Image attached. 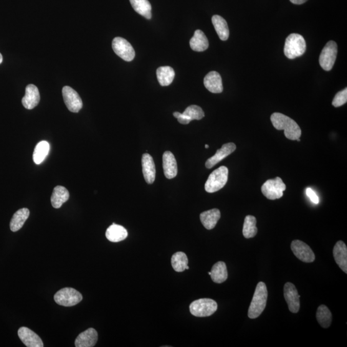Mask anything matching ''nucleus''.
<instances>
[{
	"label": "nucleus",
	"instance_id": "obj_17",
	"mask_svg": "<svg viewBox=\"0 0 347 347\" xmlns=\"http://www.w3.org/2000/svg\"><path fill=\"white\" fill-rule=\"evenodd\" d=\"M204 85L209 92L213 93H220L223 91L221 75L215 71L210 72L205 76Z\"/></svg>",
	"mask_w": 347,
	"mask_h": 347
},
{
	"label": "nucleus",
	"instance_id": "obj_24",
	"mask_svg": "<svg viewBox=\"0 0 347 347\" xmlns=\"http://www.w3.org/2000/svg\"><path fill=\"white\" fill-rule=\"evenodd\" d=\"M30 215L29 210L24 208L15 213L12 217L11 222H10V228L12 232H16L22 229L25 224V221L29 218Z\"/></svg>",
	"mask_w": 347,
	"mask_h": 347
},
{
	"label": "nucleus",
	"instance_id": "obj_29",
	"mask_svg": "<svg viewBox=\"0 0 347 347\" xmlns=\"http://www.w3.org/2000/svg\"><path fill=\"white\" fill-rule=\"evenodd\" d=\"M131 6L135 11L146 19L152 17V7L148 0H129Z\"/></svg>",
	"mask_w": 347,
	"mask_h": 347
},
{
	"label": "nucleus",
	"instance_id": "obj_12",
	"mask_svg": "<svg viewBox=\"0 0 347 347\" xmlns=\"http://www.w3.org/2000/svg\"><path fill=\"white\" fill-rule=\"evenodd\" d=\"M283 295L288 303L289 310L293 313H297L300 310V297L295 285L291 282H287L283 288Z\"/></svg>",
	"mask_w": 347,
	"mask_h": 347
},
{
	"label": "nucleus",
	"instance_id": "obj_9",
	"mask_svg": "<svg viewBox=\"0 0 347 347\" xmlns=\"http://www.w3.org/2000/svg\"><path fill=\"white\" fill-rule=\"evenodd\" d=\"M112 48L115 54L126 62H131L135 57L132 45L123 37H115L113 40Z\"/></svg>",
	"mask_w": 347,
	"mask_h": 347
},
{
	"label": "nucleus",
	"instance_id": "obj_4",
	"mask_svg": "<svg viewBox=\"0 0 347 347\" xmlns=\"http://www.w3.org/2000/svg\"><path fill=\"white\" fill-rule=\"evenodd\" d=\"M229 169L224 166L220 167L213 171L205 183V191L209 193L219 191L223 188L228 181Z\"/></svg>",
	"mask_w": 347,
	"mask_h": 347
},
{
	"label": "nucleus",
	"instance_id": "obj_6",
	"mask_svg": "<svg viewBox=\"0 0 347 347\" xmlns=\"http://www.w3.org/2000/svg\"><path fill=\"white\" fill-rule=\"evenodd\" d=\"M83 300V295L75 289L65 288L57 291L54 295L55 302L65 307H72Z\"/></svg>",
	"mask_w": 347,
	"mask_h": 347
},
{
	"label": "nucleus",
	"instance_id": "obj_39",
	"mask_svg": "<svg viewBox=\"0 0 347 347\" xmlns=\"http://www.w3.org/2000/svg\"><path fill=\"white\" fill-rule=\"evenodd\" d=\"M2 62H3V56H2L1 53H0V65L2 64Z\"/></svg>",
	"mask_w": 347,
	"mask_h": 347
},
{
	"label": "nucleus",
	"instance_id": "obj_32",
	"mask_svg": "<svg viewBox=\"0 0 347 347\" xmlns=\"http://www.w3.org/2000/svg\"><path fill=\"white\" fill-rule=\"evenodd\" d=\"M257 219L253 215H247L245 217L244 225H243V235L247 239L253 238L257 234Z\"/></svg>",
	"mask_w": 347,
	"mask_h": 347
},
{
	"label": "nucleus",
	"instance_id": "obj_10",
	"mask_svg": "<svg viewBox=\"0 0 347 347\" xmlns=\"http://www.w3.org/2000/svg\"><path fill=\"white\" fill-rule=\"evenodd\" d=\"M291 250L296 257L301 261L311 263L315 261V255L311 248L305 242L299 240H293L291 242Z\"/></svg>",
	"mask_w": 347,
	"mask_h": 347
},
{
	"label": "nucleus",
	"instance_id": "obj_23",
	"mask_svg": "<svg viewBox=\"0 0 347 347\" xmlns=\"http://www.w3.org/2000/svg\"><path fill=\"white\" fill-rule=\"evenodd\" d=\"M190 46L196 52H203L209 48V40L202 30H196L194 36L190 40Z\"/></svg>",
	"mask_w": 347,
	"mask_h": 347
},
{
	"label": "nucleus",
	"instance_id": "obj_21",
	"mask_svg": "<svg viewBox=\"0 0 347 347\" xmlns=\"http://www.w3.org/2000/svg\"><path fill=\"white\" fill-rule=\"evenodd\" d=\"M220 218L221 212L217 209L207 210L200 214V219L202 224L207 230L214 229Z\"/></svg>",
	"mask_w": 347,
	"mask_h": 347
},
{
	"label": "nucleus",
	"instance_id": "obj_35",
	"mask_svg": "<svg viewBox=\"0 0 347 347\" xmlns=\"http://www.w3.org/2000/svg\"><path fill=\"white\" fill-rule=\"evenodd\" d=\"M347 102V88H344L343 90L339 92L334 97L333 101V106L334 107L338 108L343 106Z\"/></svg>",
	"mask_w": 347,
	"mask_h": 347
},
{
	"label": "nucleus",
	"instance_id": "obj_13",
	"mask_svg": "<svg viewBox=\"0 0 347 347\" xmlns=\"http://www.w3.org/2000/svg\"><path fill=\"white\" fill-rule=\"evenodd\" d=\"M236 149V146L234 143H228L224 144L221 149L217 151L214 156L207 159L205 166L207 169H211L215 165L227 158L228 156L231 154Z\"/></svg>",
	"mask_w": 347,
	"mask_h": 347
},
{
	"label": "nucleus",
	"instance_id": "obj_37",
	"mask_svg": "<svg viewBox=\"0 0 347 347\" xmlns=\"http://www.w3.org/2000/svg\"><path fill=\"white\" fill-rule=\"evenodd\" d=\"M173 115L174 117L178 119V121H179V123L181 124H184V125H186V124H188L191 121H190L188 119H187L186 118V116H185L183 114L179 112H174L173 113Z\"/></svg>",
	"mask_w": 347,
	"mask_h": 347
},
{
	"label": "nucleus",
	"instance_id": "obj_14",
	"mask_svg": "<svg viewBox=\"0 0 347 347\" xmlns=\"http://www.w3.org/2000/svg\"><path fill=\"white\" fill-rule=\"evenodd\" d=\"M17 334H18L19 338L23 343L27 347H43L44 346L40 337L29 328L23 326L19 329Z\"/></svg>",
	"mask_w": 347,
	"mask_h": 347
},
{
	"label": "nucleus",
	"instance_id": "obj_31",
	"mask_svg": "<svg viewBox=\"0 0 347 347\" xmlns=\"http://www.w3.org/2000/svg\"><path fill=\"white\" fill-rule=\"evenodd\" d=\"M50 151V144L47 141H42L35 146L33 153V160L34 163L39 165L46 158Z\"/></svg>",
	"mask_w": 347,
	"mask_h": 347
},
{
	"label": "nucleus",
	"instance_id": "obj_27",
	"mask_svg": "<svg viewBox=\"0 0 347 347\" xmlns=\"http://www.w3.org/2000/svg\"><path fill=\"white\" fill-rule=\"evenodd\" d=\"M212 22L220 39L222 40H227L229 39L230 31L226 20L218 15H215L212 17Z\"/></svg>",
	"mask_w": 347,
	"mask_h": 347
},
{
	"label": "nucleus",
	"instance_id": "obj_16",
	"mask_svg": "<svg viewBox=\"0 0 347 347\" xmlns=\"http://www.w3.org/2000/svg\"><path fill=\"white\" fill-rule=\"evenodd\" d=\"M141 165L144 178L147 183H153L156 178V167L153 157L148 153L143 154Z\"/></svg>",
	"mask_w": 347,
	"mask_h": 347
},
{
	"label": "nucleus",
	"instance_id": "obj_40",
	"mask_svg": "<svg viewBox=\"0 0 347 347\" xmlns=\"http://www.w3.org/2000/svg\"><path fill=\"white\" fill-rule=\"evenodd\" d=\"M209 148V145H205V148L208 149V148Z\"/></svg>",
	"mask_w": 347,
	"mask_h": 347
},
{
	"label": "nucleus",
	"instance_id": "obj_19",
	"mask_svg": "<svg viewBox=\"0 0 347 347\" xmlns=\"http://www.w3.org/2000/svg\"><path fill=\"white\" fill-rule=\"evenodd\" d=\"M163 168L167 179L175 178L178 174V166L174 154L170 151L165 152L163 155Z\"/></svg>",
	"mask_w": 347,
	"mask_h": 347
},
{
	"label": "nucleus",
	"instance_id": "obj_20",
	"mask_svg": "<svg viewBox=\"0 0 347 347\" xmlns=\"http://www.w3.org/2000/svg\"><path fill=\"white\" fill-rule=\"evenodd\" d=\"M334 260L340 269L347 273V247L344 242L339 240L333 249Z\"/></svg>",
	"mask_w": 347,
	"mask_h": 347
},
{
	"label": "nucleus",
	"instance_id": "obj_15",
	"mask_svg": "<svg viewBox=\"0 0 347 347\" xmlns=\"http://www.w3.org/2000/svg\"><path fill=\"white\" fill-rule=\"evenodd\" d=\"M40 101L39 90L34 85H28L25 89V95L22 98V105L27 110H32Z\"/></svg>",
	"mask_w": 347,
	"mask_h": 347
},
{
	"label": "nucleus",
	"instance_id": "obj_38",
	"mask_svg": "<svg viewBox=\"0 0 347 347\" xmlns=\"http://www.w3.org/2000/svg\"><path fill=\"white\" fill-rule=\"evenodd\" d=\"M308 0H290L291 3L296 5H301L305 3Z\"/></svg>",
	"mask_w": 347,
	"mask_h": 347
},
{
	"label": "nucleus",
	"instance_id": "obj_5",
	"mask_svg": "<svg viewBox=\"0 0 347 347\" xmlns=\"http://www.w3.org/2000/svg\"><path fill=\"white\" fill-rule=\"evenodd\" d=\"M189 309L192 315L196 317H207L217 311V303L212 299L201 298L192 302Z\"/></svg>",
	"mask_w": 347,
	"mask_h": 347
},
{
	"label": "nucleus",
	"instance_id": "obj_22",
	"mask_svg": "<svg viewBox=\"0 0 347 347\" xmlns=\"http://www.w3.org/2000/svg\"><path fill=\"white\" fill-rule=\"evenodd\" d=\"M128 233L125 228L121 225L113 223L106 232V237L110 241L118 242L128 237Z\"/></svg>",
	"mask_w": 347,
	"mask_h": 347
},
{
	"label": "nucleus",
	"instance_id": "obj_26",
	"mask_svg": "<svg viewBox=\"0 0 347 347\" xmlns=\"http://www.w3.org/2000/svg\"><path fill=\"white\" fill-rule=\"evenodd\" d=\"M213 282L217 283H221L225 282L228 278V271L227 265L224 262L219 261L213 266L210 272Z\"/></svg>",
	"mask_w": 347,
	"mask_h": 347
},
{
	"label": "nucleus",
	"instance_id": "obj_28",
	"mask_svg": "<svg viewBox=\"0 0 347 347\" xmlns=\"http://www.w3.org/2000/svg\"><path fill=\"white\" fill-rule=\"evenodd\" d=\"M157 78L159 85L167 86L171 85L175 77V72L171 67H161L156 70Z\"/></svg>",
	"mask_w": 347,
	"mask_h": 347
},
{
	"label": "nucleus",
	"instance_id": "obj_36",
	"mask_svg": "<svg viewBox=\"0 0 347 347\" xmlns=\"http://www.w3.org/2000/svg\"><path fill=\"white\" fill-rule=\"evenodd\" d=\"M306 194H307V196L310 197L311 201H312L313 203L316 205L319 203V197L315 193V192L313 191L312 189L310 188L307 189V190H306Z\"/></svg>",
	"mask_w": 347,
	"mask_h": 347
},
{
	"label": "nucleus",
	"instance_id": "obj_7",
	"mask_svg": "<svg viewBox=\"0 0 347 347\" xmlns=\"http://www.w3.org/2000/svg\"><path fill=\"white\" fill-rule=\"evenodd\" d=\"M285 189V185L282 179L277 177L275 179H271L266 181L262 186L261 191L268 199L275 200L281 198Z\"/></svg>",
	"mask_w": 347,
	"mask_h": 347
},
{
	"label": "nucleus",
	"instance_id": "obj_34",
	"mask_svg": "<svg viewBox=\"0 0 347 347\" xmlns=\"http://www.w3.org/2000/svg\"><path fill=\"white\" fill-rule=\"evenodd\" d=\"M183 115L186 116L187 119L190 121L194 120H201L205 116L204 111L202 108L198 106L192 105L189 106L184 111Z\"/></svg>",
	"mask_w": 347,
	"mask_h": 347
},
{
	"label": "nucleus",
	"instance_id": "obj_33",
	"mask_svg": "<svg viewBox=\"0 0 347 347\" xmlns=\"http://www.w3.org/2000/svg\"><path fill=\"white\" fill-rule=\"evenodd\" d=\"M316 319L322 328H328L331 325L333 316L329 309L325 305H321L318 308Z\"/></svg>",
	"mask_w": 347,
	"mask_h": 347
},
{
	"label": "nucleus",
	"instance_id": "obj_25",
	"mask_svg": "<svg viewBox=\"0 0 347 347\" xmlns=\"http://www.w3.org/2000/svg\"><path fill=\"white\" fill-rule=\"evenodd\" d=\"M70 194L68 190L63 186L55 187L51 196V203L55 209H59L63 203L69 199Z\"/></svg>",
	"mask_w": 347,
	"mask_h": 347
},
{
	"label": "nucleus",
	"instance_id": "obj_8",
	"mask_svg": "<svg viewBox=\"0 0 347 347\" xmlns=\"http://www.w3.org/2000/svg\"><path fill=\"white\" fill-rule=\"evenodd\" d=\"M338 54V45L336 43L331 40L326 43L321 52L319 63L324 70L330 71L335 63Z\"/></svg>",
	"mask_w": 347,
	"mask_h": 347
},
{
	"label": "nucleus",
	"instance_id": "obj_11",
	"mask_svg": "<svg viewBox=\"0 0 347 347\" xmlns=\"http://www.w3.org/2000/svg\"><path fill=\"white\" fill-rule=\"evenodd\" d=\"M63 96L68 110L72 113H78L83 108V104L79 95L70 86L63 88Z\"/></svg>",
	"mask_w": 347,
	"mask_h": 347
},
{
	"label": "nucleus",
	"instance_id": "obj_18",
	"mask_svg": "<svg viewBox=\"0 0 347 347\" xmlns=\"http://www.w3.org/2000/svg\"><path fill=\"white\" fill-rule=\"evenodd\" d=\"M98 340V333L95 329L90 328L78 336L75 341L76 347L94 346Z\"/></svg>",
	"mask_w": 347,
	"mask_h": 347
},
{
	"label": "nucleus",
	"instance_id": "obj_30",
	"mask_svg": "<svg viewBox=\"0 0 347 347\" xmlns=\"http://www.w3.org/2000/svg\"><path fill=\"white\" fill-rule=\"evenodd\" d=\"M171 264L176 272H183L185 270L189 269L188 257L183 252L174 253L171 258Z\"/></svg>",
	"mask_w": 347,
	"mask_h": 347
},
{
	"label": "nucleus",
	"instance_id": "obj_3",
	"mask_svg": "<svg viewBox=\"0 0 347 347\" xmlns=\"http://www.w3.org/2000/svg\"><path fill=\"white\" fill-rule=\"evenodd\" d=\"M306 50V43L302 35L291 34L286 38L284 54L290 59L301 56Z\"/></svg>",
	"mask_w": 347,
	"mask_h": 347
},
{
	"label": "nucleus",
	"instance_id": "obj_2",
	"mask_svg": "<svg viewBox=\"0 0 347 347\" xmlns=\"http://www.w3.org/2000/svg\"><path fill=\"white\" fill-rule=\"evenodd\" d=\"M268 290L265 283L260 282L256 287L252 302L248 310V317L257 318L264 311L268 300Z\"/></svg>",
	"mask_w": 347,
	"mask_h": 347
},
{
	"label": "nucleus",
	"instance_id": "obj_1",
	"mask_svg": "<svg viewBox=\"0 0 347 347\" xmlns=\"http://www.w3.org/2000/svg\"><path fill=\"white\" fill-rule=\"evenodd\" d=\"M273 126L277 130L284 131L285 137L291 140L300 138L301 131L298 124L288 116L280 113H274L271 116Z\"/></svg>",
	"mask_w": 347,
	"mask_h": 347
}]
</instances>
